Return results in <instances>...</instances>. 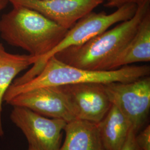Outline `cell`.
Segmentation results:
<instances>
[{
	"label": "cell",
	"mask_w": 150,
	"mask_h": 150,
	"mask_svg": "<svg viewBox=\"0 0 150 150\" xmlns=\"http://www.w3.org/2000/svg\"><path fill=\"white\" fill-rule=\"evenodd\" d=\"M64 132L65 139L59 150H105L97 123L74 120L67 123Z\"/></svg>",
	"instance_id": "cell-12"
},
{
	"label": "cell",
	"mask_w": 150,
	"mask_h": 150,
	"mask_svg": "<svg viewBox=\"0 0 150 150\" xmlns=\"http://www.w3.org/2000/svg\"><path fill=\"white\" fill-rule=\"evenodd\" d=\"M142 0H107L105 6L110 8H118L120 6L128 3H134L138 4Z\"/></svg>",
	"instance_id": "cell-16"
},
{
	"label": "cell",
	"mask_w": 150,
	"mask_h": 150,
	"mask_svg": "<svg viewBox=\"0 0 150 150\" xmlns=\"http://www.w3.org/2000/svg\"><path fill=\"white\" fill-rule=\"evenodd\" d=\"M150 11V0L137 4L134 15L92 38L81 45L71 47L56 54L66 64L85 70H109L114 59L133 37L140 23Z\"/></svg>",
	"instance_id": "cell-1"
},
{
	"label": "cell",
	"mask_w": 150,
	"mask_h": 150,
	"mask_svg": "<svg viewBox=\"0 0 150 150\" xmlns=\"http://www.w3.org/2000/svg\"><path fill=\"white\" fill-rule=\"evenodd\" d=\"M61 87L76 120L98 123L112 105L103 83H82Z\"/></svg>",
	"instance_id": "cell-7"
},
{
	"label": "cell",
	"mask_w": 150,
	"mask_h": 150,
	"mask_svg": "<svg viewBox=\"0 0 150 150\" xmlns=\"http://www.w3.org/2000/svg\"><path fill=\"white\" fill-rule=\"evenodd\" d=\"M39 150L37 149H36V148H35V147H32V146H28V150Z\"/></svg>",
	"instance_id": "cell-18"
},
{
	"label": "cell",
	"mask_w": 150,
	"mask_h": 150,
	"mask_svg": "<svg viewBox=\"0 0 150 150\" xmlns=\"http://www.w3.org/2000/svg\"><path fill=\"white\" fill-rule=\"evenodd\" d=\"M104 85L111 104L127 118L132 129L137 134L150 112V76L131 82H115Z\"/></svg>",
	"instance_id": "cell-5"
},
{
	"label": "cell",
	"mask_w": 150,
	"mask_h": 150,
	"mask_svg": "<svg viewBox=\"0 0 150 150\" xmlns=\"http://www.w3.org/2000/svg\"><path fill=\"white\" fill-rule=\"evenodd\" d=\"M7 103L67 122L76 120L61 86L42 87L26 91L13 97Z\"/></svg>",
	"instance_id": "cell-8"
},
{
	"label": "cell",
	"mask_w": 150,
	"mask_h": 150,
	"mask_svg": "<svg viewBox=\"0 0 150 150\" xmlns=\"http://www.w3.org/2000/svg\"><path fill=\"white\" fill-rule=\"evenodd\" d=\"M8 1H0V11L5 8L7 5Z\"/></svg>",
	"instance_id": "cell-17"
},
{
	"label": "cell",
	"mask_w": 150,
	"mask_h": 150,
	"mask_svg": "<svg viewBox=\"0 0 150 150\" xmlns=\"http://www.w3.org/2000/svg\"><path fill=\"white\" fill-rule=\"evenodd\" d=\"M8 1V0H0V1Z\"/></svg>",
	"instance_id": "cell-19"
},
{
	"label": "cell",
	"mask_w": 150,
	"mask_h": 150,
	"mask_svg": "<svg viewBox=\"0 0 150 150\" xmlns=\"http://www.w3.org/2000/svg\"><path fill=\"white\" fill-rule=\"evenodd\" d=\"M150 61V11L145 16L133 37L114 59L109 70Z\"/></svg>",
	"instance_id": "cell-10"
},
{
	"label": "cell",
	"mask_w": 150,
	"mask_h": 150,
	"mask_svg": "<svg viewBox=\"0 0 150 150\" xmlns=\"http://www.w3.org/2000/svg\"><path fill=\"white\" fill-rule=\"evenodd\" d=\"M97 126L105 150H122L132 129L127 118L113 105Z\"/></svg>",
	"instance_id": "cell-11"
},
{
	"label": "cell",
	"mask_w": 150,
	"mask_h": 150,
	"mask_svg": "<svg viewBox=\"0 0 150 150\" xmlns=\"http://www.w3.org/2000/svg\"><path fill=\"white\" fill-rule=\"evenodd\" d=\"M12 5L35 10L61 27L69 30L81 18L105 0H8Z\"/></svg>",
	"instance_id": "cell-9"
},
{
	"label": "cell",
	"mask_w": 150,
	"mask_h": 150,
	"mask_svg": "<svg viewBox=\"0 0 150 150\" xmlns=\"http://www.w3.org/2000/svg\"><path fill=\"white\" fill-rule=\"evenodd\" d=\"M136 134L133 129H131L122 150H141L136 141Z\"/></svg>",
	"instance_id": "cell-15"
},
{
	"label": "cell",
	"mask_w": 150,
	"mask_h": 150,
	"mask_svg": "<svg viewBox=\"0 0 150 150\" xmlns=\"http://www.w3.org/2000/svg\"><path fill=\"white\" fill-rule=\"evenodd\" d=\"M137 8V4L128 3L117 8L116 11L110 14L103 11L99 13L92 11L86 15L68 30L64 38L51 51L38 59L31 69L16 79L13 84H22L36 77L42 70L47 61L56 54L66 48L81 45L113 25L128 20L134 15Z\"/></svg>",
	"instance_id": "cell-4"
},
{
	"label": "cell",
	"mask_w": 150,
	"mask_h": 150,
	"mask_svg": "<svg viewBox=\"0 0 150 150\" xmlns=\"http://www.w3.org/2000/svg\"><path fill=\"white\" fill-rule=\"evenodd\" d=\"M10 118L25 136L28 146L39 150H59L66 121L18 106H13Z\"/></svg>",
	"instance_id": "cell-6"
},
{
	"label": "cell",
	"mask_w": 150,
	"mask_h": 150,
	"mask_svg": "<svg viewBox=\"0 0 150 150\" xmlns=\"http://www.w3.org/2000/svg\"><path fill=\"white\" fill-rule=\"evenodd\" d=\"M13 6L0 19L1 37L8 44L38 59L51 51L68 31L35 10Z\"/></svg>",
	"instance_id": "cell-2"
},
{
	"label": "cell",
	"mask_w": 150,
	"mask_h": 150,
	"mask_svg": "<svg viewBox=\"0 0 150 150\" xmlns=\"http://www.w3.org/2000/svg\"><path fill=\"white\" fill-rule=\"evenodd\" d=\"M136 141L141 150H150V126L149 125L139 134H136Z\"/></svg>",
	"instance_id": "cell-14"
},
{
	"label": "cell",
	"mask_w": 150,
	"mask_h": 150,
	"mask_svg": "<svg viewBox=\"0 0 150 150\" xmlns=\"http://www.w3.org/2000/svg\"><path fill=\"white\" fill-rule=\"evenodd\" d=\"M150 74L148 65H128L112 70H85L66 64L54 56L47 61L40 73L31 80L20 85L11 84L6 92L4 101L7 103L20 93L39 87L91 82H127L148 76Z\"/></svg>",
	"instance_id": "cell-3"
},
{
	"label": "cell",
	"mask_w": 150,
	"mask_h": 150,
	"mask_svg": "<svg viewBox=\"0 0 150 150\" xmlns=\"http://www.w3.org/2000/svg\"><path fill=\"white\" fill-rule=\"evenodd\" d=\"M38 59L28 54H12L7 52L0 43V137L4 134L2 122V102L6 92L14 78L19 73L33 65Z\"/></svg>",
	"instance_id": "cell-13"
}]
</instances>
